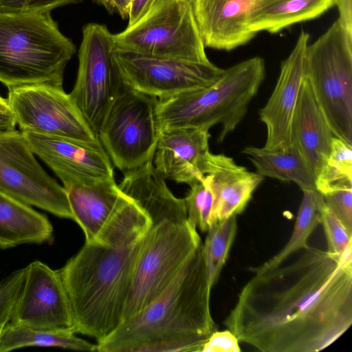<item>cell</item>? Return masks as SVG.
<instances>
[{"mask_svg": "<svg viewBox=\"0 0 352 352\" xmlns=\"http://www.w3.org/2000/svg\"><path fill=\"white\" fill-rule=\"evenodd\" d=\"M293 262L254 272L224 324L263 352H317L352 324V252L308 246Z\"/></svg>", "mask_w": 352, "mask_h": 352, "instance_id": "6da1fadb", "label": "cell"}, {"mask_svg": "<svg viewBox=\"0 0 352 352\" xmlns=\"http://www.w3.org/2000/svg\"><path fill=\"white\" fill-rule=\"evenodd\" d=\"M148 229L120 217L93 243H85L59 270L73 314L74 331L100 340L122 322L135 265Z\"/></svg>", "mask_w": 352, "mask_h": 352, "instance_id": "7a4b0ae2", "label": "cell"}, {"mask_svg": "<svg viewBox=\"0 0 352 352\" xmlns=\"http://www.w3.org/2000/svg\"><path fill=\"white\" fill-rule=\"evenodd\" d=\"M203 243L165 290L98 340L100 352H201L217 330L211 315Z\"/></svg>", "mask_w": 352, "mask_h": 352, "instance_id": "3957f363", "label": "cell"}, {"mask_svg": "<svg viewBox=\"0 0 352 352\" xmlns=\"http://www.w3.org/2000/svg\"><path fill=\"white\" fill-rule=\"evenodd\" d=\"M76 50L51 12L0 10V82L8 88L63 86L65 67Z\"/></svg>", "mask_w": 352, "mask_h": 352, "instance_id": "277c9868", "label": "cell"}, {"mask_svg": "<svg viewBox=\"0 0 352 352\" xmlns=\"http://www.w3.org/2000/svg\"><path fill=\"white\" fill-rule=\"evenodd\" d=\"M265 76L263 58L254 56L227 69L208 87L157 98L161 131L171 128L209 130L221 124L222 142L245 117Z\"/></svg>", "mask_w": 352, "mask_h": 352, "instance_id": "5b68a950", "label": "cell"}, {"mask_svg": "<svg viewBox=\"0 0 352 352\" xmlns=\"http://www.w3.org/2000/svg\"><path fill=\"white\" fill-rule=\"evenodd\" d=\"M305 76L334 136L352 144V36L338 19L308 44Z\"/></svg>", "mask_w": 352, "mask_h": 352, "instance_id": "8992f818", "label": "cell"}, {"mask_svg": "<svg viewBox=\"0 0 352 352\" xmlns=\"http://www.w3.org/2000/svg\"><path fill=\"white\" fill-rule=\"evenodd\" d=\"M197 229L188 219L151 224L135 265L122 321L156 299L203 243Z\"/></svg>", "mask_w": 352, "mask_h": 352, "instance_id": "52a82bcc", "label": "cell"}, {"mask_svg": "<svg viewBox=\"0 0 352 352\" xmlns=\"http://www.w3.org/2000/svg\"><path fill=\"white\" fill-rule=\"evenodd\" d=\"M118 48L152 56L209 62L192 0H157L135 23L113 34Z\"/></svg>", "mask_w": 352, "mask_h": 352, "instance_id": "ba28073f", "label": "cell"}, {"mask_svg": "<svg viewBox=\"0 0 352 352\" xmlns=\"http://www.w3.org/2000/svg\"><path fill=\"white\" fill-rule=\"evenodd\" d=\"M157 98L126 83L111 103L98 137L113 165L120 170L152 160L161 133Z\"/></svg>", "mask_w": 352, "mask_h": 352, "instance_id": "9c48e42d", "label": "cell"}, {"mask_svg": "<svg viewBox=\"0 0 352 352\" xmlns=\"http://www.w3.org/2000/svg\"><path fill=\"white\" fill-rule=\"evenodd\" d=\"M82 33L77 76L69 95L98 134L109 108L125 82L114 54L113 34L107 27L89 23L82 28Z\"/></svg>", "mask_w": 352, "mask_h": 352, "instance_id": "30bf717a", "label": "cell"}, {"mask_svg": "<svg viewBox=\"0 0 352 352\" xmlns=\"http://www.w3.org/2000/svg\"><path fill=\"white\" fill-rule=\"evenodd\" d=\"M7 100L21 132L102 146L63 86L40 83L10 87Z\"/></svg>", "mask_w": 352, "mask_h": 352, "instance_id": "8fae6325", "label": "cell"}, {"mask_svg": "<svg viewBox=\"0 0 352 352\" xmlns=\"http://www.w3.org/2000/svg\"><path fill=\"white\" fill-rule=\"evenodd\" d=\"M0 191L32 207L73 220L65 188L38 163L21 131L0 133Z\"/></svg>", "mask_w": 352, "mask_h": 352, "instance_id": "7c38bea8", "label": "cell"}, {"mask_svg": "<svg viewBox=\"0 0 352 352\" xmlns=\"http://www.w3.org/2000/svg\"><path fill=\"white\" fill-rule=\"evenodd\" d=\"M114 54L124 82L135 90L157 98L208 87L224 71L210 61L152 56L116 46Z\"/></svg>", "mask_w": 352, "mask_h": 352, "instance_id": "4fadbf2b", "label": "cell"}, {"mask_svg": "<svg viewBox=\"0 0 352 352\" xmlns=\"http://www.w3.org/2000/svg\"><path fill=\"white\" fill-rule=\"evenodd\" d=\"M10 323L74 331L72 307L59 270H53L40 261L25 267L24 280Z\"/></svg>", "mask_w": 352, "mask_h": 352, "instance_id": "5bb4252c", "label": "cell"}, {"mask_svg": "<svg viewBox=\"0 0 352 352\" xmlns=\"http://www.w3.org/2000/svg\"><path fill=\"white\" fill-rule=\"evenodd\" d=\"M309 34L301 30L288 56L281 62L276 86L266 104L259 110L267 129L264 148L280 150L292 145L291 125L305 79V63Z\"/></svg>", "mask_w": 352, "mask_h": 352, "instance_id": "9a60e30c", "label": "cell"}, {"mask_svg": "<svg viewBox=\"0 0 352 352\" xmlns=\"http://www.w3.org/2000/svg\"><path fill=\"white\" fill-rule=\"evenodd\" d=\"M22 133L34 155L43 160L62 182L114 178L111 161L102 146L34 132Z\"/></svg>", "mask_w": 352, "mask_h": 352, "instance_id": "2e32d148", "label": "cell"}, {"mask_svg": "<svg viewBox=\"0 0 352 352\" xmlns=\"http://www.w3.org/2000/svg\"><path fill=\"white\" fill-rule=\"evenodd\" d=\"M209 130L171 128L161 131L153 159L165 178L189 186L204 177L209 150Z\"/></svg>", "mask_w": 352, "mask_h": 352, "instance_id": "e0dca14e", "label": "cell"}, {"mask_svg": "<svg viewBox=\"0 0 352 352\" xmlns=\"http://www.w3.org/2000/svg\"><path fill=\"white\" fill-rule=\"evenodd\" d=\"M255 0H192L205 47L230 51L252 39L250 15Z\"/></svg>", "mask_w": 352, "mask_h": 352, "instance_id": "ac0fdd59", "label": "cell"}, {"mask_svg": "<svg viewBox=\"0 0 352 352\" xmlns=\"http://www.w3.org/2000/svg\"><path fill=\"white\" fill-rule=\"evenodd\" d=\"M204 175L214 199L210 225L243 212L264 179L259 173L237 164L232 157L211 152Z\"/></svg>", "mask_w": 352, "mask_h": 352, "instance_id": "d6986e66", "label": "cell"}, {"mask_svg": "<svg viewBox=\"0 0 352 352\" xmlns=\"http://www.w3.org/2000/svg\"><path fill=\"white\" fill-rule=\"evenodd\" d=\"M334 135L305 76L291 125V142L302 155L315 177L331 148Z\"/></svg>", "mask_w": 352, "mask_h": 352, "instance_id": "ffe728a7", "label": "cell"}, {"mask_svg": "<svg viewBox=\"0 0 352 352\" xmlns=\"http://www.w3.org/2000/svg\"><path fill=\"white\" fill-rule=\"evenodd\" d=\"M118 187L144 211L151 224L188 219L184 199L173 194L166 179L155 168L153 160L125 170Z\"/></svg>", "mask_w": 352, "mask_h": 352, "instance_id": "44dd1931", "label": "cell"}, {"mask_svg": "<svg viewBox=\"0 0 352 352\" xmlns=\"http://www.w3.org/2000/svg\"><path fill=\"white\" fill-rule=\"evenodd\" d=\"M65 188L73 220L92 242L117 209L123 192L114 178L94 182L67 180Z\"/></svg>", "mask_w": 352, "mask_h": 352, "instance_id": "7402d4cb", "label": "cell"}, {"mask_svg": "<svg viewBox=\"0 0 352 352\" xmlns=\"http://www.w3.org/2000/svg\"><path fill=\"white\" fill-rule=\"evenodd\" d=\"M53 227L43 214L0 191V248L51 240Z\"/></svg>", "mask_w": 352, "mask_h": 352, "instance_id": "603a6c76", "label": "cell"}, {"mask_svg": "<svg viewBox=\"0 0 352 352\" xmlns=\"http://www.w3.org/2000/svg\"><path fill=\"white\" fill-rule=\"evenodd\" d=\"M333 6V0H255L250 28L256 34H276L294 24L316 19Z\"/></svg>", "mask_w": 352, "mask_h": 352, "instance_id": "cb8c5ba5", "label": "cell"}, {"mask_svg": "<svg viewBox=\"0 0 352 352\" xmlns=\"http://www.w3.org/2000/svg\"><path fill=\"white\" fill-rule=\"evenodd\" d=\"M242 153L252 162L256 173L282 182H292L302 190L316 189V177L300 151L294 146L280 150L246 146Z\"/></svg>", "mask_w": 352, "mask_h": 352, "instance_id": "d4e9b609", "label": "cell"}, {"mask_svg": "<svg viewBox=\"0 0 352 352\" xmlns=\"http://www.w3.org/2000/svg\"><path fill=\"white\" fill-rule=\"evenodd\" d=\"M29 346L97 351L96 344L76 336L73 331L34 329L8 323L0 337V352Z\"/></svg>", "mask_w": 352, "mask_h": 352, "instance_id": "484cf974", "label": "cell"}, {"mask_svg": "<svg viewBox=\"0 0 352 352\" xmlns=\"http://www.w3.org/2000/svg\"><path fill=\"white\" fill-rule=\"evenodd\" d=\"M298 209L293 232L283 248L262 265L252 269L253 272H263L283 263L296 252L306 249L308 239L321 223V210L324 205L323 195L317 189L305 190Z\"/></svg>", "mask_w": 352, "mask_h": 352, "instance_id": "4316f807", "label": "cell"}, {"mask_svg": "<svg viewBox=\"0 0 352 352\" xmlns=\"http://www.w3.org/2000/svg\"><path fill=\"white\" fill-rule=\"evenodd\" d=\"M236 216L210 225L203 243L208 283L212 288L217 281L236 233Z\"/></svg>", "mask_w": 352, "mask_h": 352, "instance_id": "83f0119b", "label": "cell"}, {"mask_svg": "<svg viewBox=\"0 0 352 352\" xmlns=\"http://www.w3.org/2000/svg\"><path fill=\"white\" fill-rule=\"evenodd\" d=\"M316 189L324 194L340 188H352V144L333 136L329 155L316 177Z\"/></svg>", "mask_w": 352, "mask_h": 352, "instance_id": "f1b7e54d", "label": "cell"}, {"mask_svg": "<svg viewBox=\"0 0 352 352\" xmlns=\"http://www.w3.org/2000/svg\"><path fill=\"white\" fill-rule=\"evenodd\" d=\"M184 199L188 219L202 232H207L210 226L213 207V195L204 177L190 185Z\"/></svg>", "mask_w": 352, "mask_h": 352, "instance_id": "f546056e", "label": "cell"}, {"mask_svg": "<svg viewBox=\"0 0 352 352\" xmlns=\"http://www.w3.org/2000/svg\"><path fill=\"white\" fill-rule=\"evenodd\" d=\"M327 237V250L342 256L352 252V234L342 222L331 212L325 204L321 210V223Z\"/></svg>", "mask_w": 352, "mask_h": 352, "instance_id": "4dcf8cb0", "label": "cell"}, {"mask_svg": "<svg viewBox=\"0 0 352 352\" xmlns=\"http://www.w3.org/2000/svg\"><path fill=\"white\" fill-rule=\"evenodd\" d=\"M24 276L25 268H22L14 271L0 282V337L10 322Z\"/></svg>", "mask_w": 352, "mask_h": 352, "instance_id": "1f68e13d", "label": "cell"}, {"mask_svg": "<svg viewBox=\"0 0 352 352\" xmlns=\"http://www.w3.org/2000/svg\"><path fill=\"white\" fill-rule=\"evenodd\" d=\"M322 195L326 206L352 234V188L332 190Z\"/></svg>", "mask_w": 352, "mask_h": 352, "instance_id": "d6a6232c", "label": "cell"}, {"mask_svg": "<svg viewBox=\"0 0 352 352\" xmlns=\"http://www.w3.org/2000/svg\"><path fill=\"white\" fill-rule=\"evenodd\" d=\"M82 0H0V10L13 12H51Z\"/></svg>", "mask_w": 352, "mask_h": 352, "instance_id": "836d02e7", "label": "cell"}, {"mask_svg": "<svg viewBox=\"0 0 352 352\" xmlns=\"http://www.w3.org/2000/svg\"><path fill=\"white\" fill-rule=\"evenodd\" d=\"M239 341L228 329L215 331L204 343L201 352H239Z\"/></svg>", "mask_w": 352, "mask_h": 352, "instance_id": "e575fe53", "label": "cell"}, {"mask_svg": "<svg viewBox=\"0 0 352 352\" xmlns=\"http://www.w3.org/2000/svg\"><path fill=\"white\" fill-rule=\"evenodd\" d=\"M156 1L157 0H131L127 26L132 25L140 20Z\"/></svg>", "mask_w": 352, "mask_h": 352, "instance_id": "d590c367", "label": "cell"}, {"mask_svg": "<svg viewBox=\"0 0 352 352\" xmlns=\"http://www.w3.org/2000/svg\"><path fill=\"white\" fill-rule=\"evenodd\" d=\"M339 11L338 21L347 34L352 36V0H333Z\"/></svg>", "mask_w": 352, "mask_h": 352, "instance_id": "8d00e7d4", "label": "cell"}, {"mask_svg": "<svg viewBox=\"0 0 352 352\" xmlns=\"http://www.w3.org/2000/svg\"><path fill=\"white\" fill-rule=\"evenodd\" d=\"M103 6L111 14H118L122 19H128L130 0H92Z\"/></svg>", "mask_w": 352, "mask_h": 352, "instance_id": "74e56055", "label": "cell"}, {"mask_svg": "<svg viewBox=\"0 0 352 352\" xmlns=\"http://www.w3.org/2000/svg\"><path fill=\"white\" fill-rule=\"evenodd\" d=\"M16 124L9 106L0 104V133L15 129Z\"/></svg>", "mask_w": 352, "mask_h": 352, "instance_id": "f35d334b", "label": "cell"}, {"mask_svg": "<svg viewBox=\"0 0 352 352\" xmlns=\"http://www.w3.org/2000/svg\"><path fill=\"white\" fill-rule=\"evenodd\" d=\"M0 104L8 105L7 98H3L1 95H0Z\"/></svg>", "mask_w": 352, "mask_h": 352, "instance_id": "ab89813d", "label": "cell"}, {"mask_svg": "<svg viewBox=\"0 0 352 352\" xmlns=\"http://www.w3.org/2000/svg\"><path fill=\"white\" fill-rule=\"evenodd\" d=\"M131 1V0H130Z\"/></svg>", "mask_w": 352, "mask_h": 352, "instance_id": "60d3db41", "label": "cell"}]
</instances>
